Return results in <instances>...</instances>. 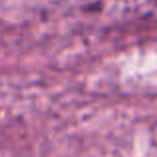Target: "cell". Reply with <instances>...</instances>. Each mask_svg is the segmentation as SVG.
Masks as SVG:
<instances>
[{
  "label": "cell",
  "instance_id": "obj_1",
  "mask_svg": "<svg viewBox=\"0 0 157 157\" xmlns=\"http://www.w3.org/2000/svg\"><path fill=\"white\" fill-rule=\"evenodd\" d=\"M155 2H157V0H155Z\"/></svg>",
  "mask_w": 157,
  "mask_h": 157
}]
</instances>
